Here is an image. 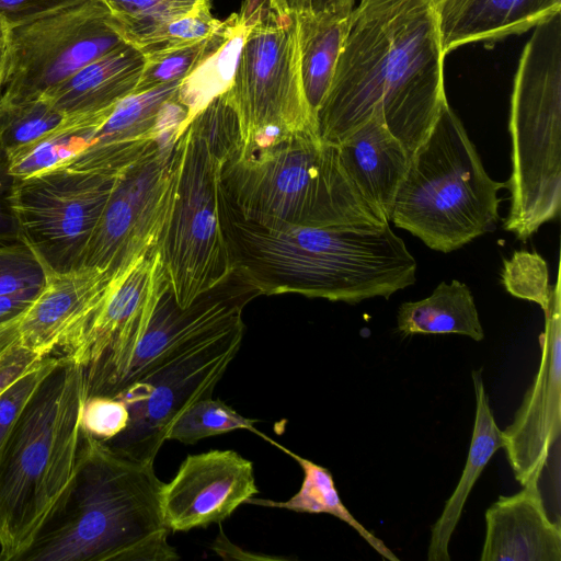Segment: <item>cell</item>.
<instances>
[{
	"instance_id": "6da1fadb",
	"label": "cell",
	"mask_w": 561,
	"mask_h": 561,
	"mask_svg": "<svg viewBox=\"0 0 561 561\" xmlns=\"http://www.w3.org/2000/svg\"><path fill=\"white\" fill-rule=\"evenodd\" d=\"M444 58L431 0H359L317 111L319 137L339 145L381 114L411 156L448 104Z\"/></svg>"
},
{
	"instance_id": "7a4b0ae2",
	"label": "cell",
	"mask_w": 561,
	"mask_h": 561,
	"mask_svg": "<svg viewBox=\"0 0 561 561\" xmlns=\"http://www.w3.org/2000/svg\"><path fill=\"white\" fill-rule=\"evenodd\" d=\"M233 277L256 295L299 294L357 304L415 283L416 262L389 224L263 226L226 205Z\"/></svg>"
},
{
	"instance_id": "3957f363",
	"label": "cell",
	"mask_w": 561,
	"mask_h": 561,
	"mask_svg": "<svg viewBox=\"0 0 561 561\" xmlns=\"http://www.w3.org/2000/svg\"><path fill=\"white\" fill-rule=\"evenodd\" d=\"M153 463L81 432L71 479L16 561H174Z\"/></svg>"
},
{
	"instance_id": "277c9868",
	"label": "cell",
	"mask_w": 561,
	"mask_h": 561,
	"mask_svg": "<svg viewBox=\"0 0 561 561\" xmlns=\"http://www.w3.org/2000/svg\"><path fill=\"white\" fill-rule=\"evenodd\" d=\"M87 397L84 367L59 355L0 443V561H16L67 488Z\"/></svg>"
},
{
	"instance_id": "5b68a950",
	"label": "cell",
	"mask_w": 561,
	"mask_h": 561,
	"mask_svg": "<svg viewBox=\"0 0 561 561\" xmlns=\"http://www.w3.org/2000/svg\"><path fill=\"white\" fill-rule=\"evenodd\" d=\"M229 210L263 226H383L387 217L359 193L342 165L337 145L314 133L287 135L236 151L224 163Z\"/></svg>"
},
{
	"instance_id": "8992f818",
	"label": "cell",
	"mask_w": 561,
	"mask_h": 561,
	"mask_svg": "<svg viewBox=\"0 0 561 561\" xmlns=\"http://www.w3.org/2000/svg\"><path fill=\"white\" fill-rule=\"evenodd\" d=\"M459 117L447 104L411 153L389 221L443 253L493 231L497 192Z\"/></svg>"
},
{
	"instance_id": "52a82bcc",
	"label": "cell",
	"mask_w": 561,
	"mask_h": 561,
	"mask_svg": "<svg viewBox=\"0 0 561 561\" xmlns=\"http://www.w3.org/2000/svg\"><path fill=\"white\" fill-rule=\"evenodd\" d=\"M511 206L503 228L526 241L561 207V12L535 26L511 98Z\"/></svg>"
},
{
	"instance_id": "ba28073f",
	"label": "cell",
	"mask_w": 561,
	"mask_h": 561,
	"mask_svg": "<svg viewBox=\"0 0 561 561\" xmlns=\"http://www.w3.org/2000/svg\"><path fill=\"white\" fill-rule=\"evenodd\" d=\"M225 162L190 121L176 141L174 196L156 248L175 301L182 308L233 275L221 188Z\"/></svg>"
},
{
	"instance_id": "9c48e42d",
	"label": "cell",
	"mask_w": 561,
	"mask_h": 561,
	"mask_svg": "<svg viewBox=\"0 0 561 561\" xmlns=\"http://www.w3.org/2000/svg\"><path fill=\"white\" fill-rule=\"evenodd\" d=\"M242 313L187 341L116 397L125 403L127 427L104 444L116 454L153 463L175 419L211 393L242 342Z\"/></svg>"
},
{
	"instance_id": "30bf717a",
	"label": "cell",
	"mask_w": 561,
	"mask_h": 561,
	"mask_svg": "<svg viewBox=\"0 0 561 561\" xmlns=\"http://www.w3.org/2000/svg\"><path fill=\"white\" fill-rule=\"evenodd\" d=\"M240 125L238 151L296 133L318 134L301 81L296 18L264 3L252 20L229 89Z\"/></svg>"
},
{
	"instance_id": "8fae6325",
	"label": "cell",
	"mask_w": 561,
	"mask_h": 561,
	"mask_svg": "<svg viewBox=\"0 0 561 561\" xmlns=\"http://www.w3.org/2000/svg\"><path fill=\"white\" fill-rule=\"evenodd\" d=\"M219 288L182 308L164 272L140 312L84 368L88 397H116L187 341L242 313L256 296L244 285L242 289Z\"/></svg>"
},
{
	"instance_id": "7c38bea8",
	"label": "cell",
	"mask_w": 561,
	"mask_h": 561,
	"mask_svg": "<svg viewBox=\"0 0 561 561\" xmlns=\"http://www.w3.org/2000/svg\"><path fill=\"white\" fill-rule=\"evenodd\" d=\"M126 43L100 0L8 28L0 101L36 99Z\"/></svg>"
},
{
	"instance_id": "4fadbf2b",
	"label": "cell",
	"mask_w": 561,
	"mask_h": 561,
	"mask_svg": "<svg viewBox=\"0 0 561 561\" xmlns=\"http://www.w3.org/2000/svg\"><path fill=\"white\" fill-rule=\"evenodd\" d=\"M179 137L156 139L116 176L80 266L104 270L112 278L156 250L172 207Z\"/></svg>"
},
{
	"instance_id": "5bb4252c",
	"label": "cell",
	"mask_w": 561,
	"mask_h": 561,
	"mask_svg": "<svg viewBox=\"0 0 561 561\" xmlns=\"http://www.w3.org/2000/svg\"><path fill=\"white\" fill-rule=\"evenodd\" d=\"M116 176L61 168L12 179L9 206L19 238L57 271L80 266Z\"/></svg>"
},
{
	"instance_id": "9a60e30c",
	"label": "cell",
	"mask_w": 561,
	"mask_h": 561,
	"mask_svg": "<svg viewBox=\"0 0 561 561\" xmlns=\"http://www.w3.org/2000/svg\"><path fill=\"white\" fill-rule=\"evenodd\" d=\"M545 311L538 371L511 425L504 449L515 479L525 485L539 481L561 430V290L560 266Z\"/></svg>"
},
{
	"instance_id": "2e32d148",
	"label": "cell",
	"mask_w": 561,
	"mask_h": 561,
	"mask_svg": "<svg viewBox=\"0 0 561 561\" xmlns=\"http://www.w3.org/2000/svg\"><path fill=\"white\" fill-rule=\"evenodd\" d=\"M181 82L161 84L119 101L65 169L118 175L156 139L181 135L190 122L187 110L176 99Z\"/></svg>"
},
{
	"instance_id": "e0dca14e",
	"label": "cell",
	"mask_w": 561,
	"mask_h": 561,
	"mask_svg": "<svg viewBox=\"0 0 561 561\" xmlns=\"http://www.w3.org/2000/svg\"><path fill=\"white\" fill-rule=\"evenodd\" d=\"M253 465L233 450L188 455L161 490V510L171 531L227 519L256 494Z\"/></svg>"
},
{
	"instance_id": "ac0fdd59",
	"label": "cell",
	"mask_w": 561,
	"mask_h": 561,
	"mask_svg": "<svg viewBox=\"0 0 561 561\" xmlns=\"http://www.w3.org/2000/svg\"><path fill=\"white\" fill-rule=\"evenodd\" d=\"M39 261L44 284L19 321V342L43 357L66 354L84 333L111 276L90 266L57 271Z\"/></svg>"
},
{
	"instance_id": "d6986e66",
	"label": "cell",
	"mask_w": 561,
	"mask_h": 561,
	"mask_svg": "<svg viewBox=\"0 0 561 561\" xmlns=\"http://www.w3.org/2000/svg\"><path fill=\"white\" fill-rule=\"evenodd\" d=\"M523 486L486 510L480 561H561V528L547 514L538 481Z\"/></svg>"
},
{
	"instance_id": "ffe728a7",
	"label": "cell",
	"mask_w": 561,
	"mask_h": 561,
	"mask_svg": "<svg viewBox=\"0 0 561 561\" xmlns=\"http://www.w3.org/2000/svg\"><path fill=\"white\" fill-rule=\"evenodd\" d=\"M440 48L522 34L561 12V0H438L434 3Z\"/></svg>"
},
{
	"instance_id": "44dd1931",
	"label": "cell",
	"mask_w": 561,
	"mask_h": 561,
	"mask_svg": "<svg viewBox=\"0 0 561 561\" xmlns=\"http://www.w3.org/2000/svg\"><path fill=\"white\" fill-rule=\"evenodd\" d=\"M342 165L364 198L389 220L410 153L388 129L381 114H373L339 145Z\"/></svg>"
},
{
	"instance_id": "7402d4cb",
	"label": "cell",
	"mask_w": 561,
	"mask_h": 561,
	"mask_svg": "<svg viewBox=\"0 0 561 561\" xmlns=\"http://www.w3.org/2000/svg\"><path fill=\"white\" fill-rule=\"evenodd\" d=\"M163 273L159 252L154 250L134 261L121 275L112 277L84 333L62 355L84 368L94 363L140 312Z\"/></svg>"
},
{
	"instance_id": "603a6c76",
	"label": "cell",
	"mask_w": 561,
	"mask_h": 561,
	"mask_svg": "<svg viewBox=\"0 0 561 561\" xmlns=\"http://www.w3.org/2000/svg\"><path fill=\"white\" fill-rule=\"evenodd\" d=\"M144 62L142 51L124 43L42 96L66 116L111 113L119 101L135 92Z\"/></svg>"
},
{
	"instance_id": "cb8c5ba5",
	"label": "cell",
	"mask_w": 561,
	"mask_h": 561,
	"mask_svg": "<svg viewBox=\"0 0 561 561\" xmlns=\"http://www.w3.org/2000/svg\"><path fill=\"white\" fill-rule=\"evenodd\" d=\"M476 417L467 461L458 484L431 528L428 561H449V542L459 523L467 499L493 455L504 447L503 431L495 422L481 370L472 371Z\"/></svg>"
},
{
	"instance_id": "d4e9b609",
	"label": "cell",
	"mask_w": 561,
	"mask_h": 561,
	"mask_svg": "<svg viewBox=\"0 0 561 561\" xmlns=\"http://www.w3.org/2000/svg\"><path fill=\"white\" fill-rule=\"evenodd\" d=\"M265 0H245L211 35L208 50L199 64L182 80L178 101L191 121L214 98L230 89L249 26Z\"/></svg>"
},
{
	"instance_id": "484cf974",
	"label": "cell",
	"mask_w": 561,
	"mask_h": 561,
	"mask_svg": "<svg viewBox=\"0 0 561 561\" xmlns=\"http://www.w3.org/2000/svg\"><path fill=\"white\" fill-rule=\"evenodd\" d=\"M295 18L302 87L316 116L331 85L352 26L353 11L337 13L310 10L296 14Z\"/></svg>"
},
{
	"instance_id": "4316f807",
	"label": "cell",
	"mask_w": 561,
	"mask_h": 561,
	"mask_svg": "<svg viewBox=\"0 0 561 561\" xmlns=\"http://www.w3.org/2000/svg\"><path fill=\"white\" fill-rule=\"evenodd\" d=\"M397 323L403 335L460 334L477 342L484 339L473 296L457 279L442 282L424 299L403 302L398 309Z\"/></svg>"
},
{
	"instance_id": "83f0119b",
	"label": "cell",
	"mask_w": 561,
	"mask_h": 561,
	"mask_svg": "<svg viewBox=\"0 0 561 561\" xmlns=\"http://www.w3.org/2000/svg\"><path fill=\"white\" fill-rule=\"evenodd\" d=\"M267 442L277 446L299 463L304 471L301 486L294 496L285 502L251 497L247 500L244 504L286 508L301 513H325L333 515L354 528L358 535L386 560L399 561L394 552H392L381 539L365 528L346 508L335 488L332 473L327 468L294 454L271 438Z\"/></svg>"
},
{
	"instance_id": "f1b7e54d",
	"label": "cell",
	"mask_w": 561,
	"mask_h": 561,
	"mask_svg": "<svg viewBox=\"0 0 561 561\" xmlns=\"http://www.w3.org/2000/svg\"><path fill=\"white\" fill-rule=\"evenodd\" d=\"M111 113L67 116L38 142L8 160L11 178L26 179L65 168L88 146L96 128Z\"/></svg>"
},
{
	"instance_id": "f546056e",
	"label": "cell",
	"mask_w": 561,
	"mask_h": 561,
	"mask_svg": "<svg viewBox=\"0 0 561 561\" xmlns=\"http://www.w3.org/2000/svg\"><path fill=\"white\" fill-rule=\"evenodd\" d=\"M127 44L142 54L152 49L172 21L192 13L208 0H100Z\"/></svg>"
},
{
	"instance_id": "4dcf8cb0",
	"label": "cell",
	"mask_w": 561,
	"mask_h": 561,
	"mask_svg": "<svg viewBox=\"0 0 561 561\" xmlns=\"http://www.w3.org/2000/svg\"><path fill=\"white\" fill-rule=\"evenodd\" d=\"M66 118L44 96L0 101V145L8 160L38 142Z\"/></svg>"
},
{
	"instance_id": "1f68e13d",
	"label": "cell",
	"mask_w": 561,
	"mask_h": 561,
	"mask_svg": "<svg viewBox=\"0 0 561 561\" xmlns=\"http://www.w3.org/2000/svg\"><path fill=\"white\" fill-rule=\"evenodd\" d=\"M255 422L219 399L206 397L194 402L175 419L167 433V439L193 444L236 430H248L261 436L263 433L254 427Z\"/></svg>"
},
{
	"instance_id": "d6a6232c",
	"label": "cell",
	"mask_w": 561,
	"mask_h": 561,
	"mask_svg": "<svg viewBox=\"0 0 561 561\" xmlns=\"http://www.w3.org/2000/svg\"><path fill=\"white\" fill-rule=\"evenodd\" d=\"M210 37L144 54L142 71L134 93L183 80L206 55Z\"/></svg>"
},
{
	"instance_id": "836d02e7",
	"label": "cell",
	"mask_w": 561,
	"mask_h": 561,
	"mask_svg": "<svg viewBox=\"0 0 561 561\" xmlns=\"http://www.w3.org/2000/svg\"><path fill=\"white\" fill-rule=\"evenodd\" d=\"M44 279L43 265L25 241H0V296L36 297Z\"/></svg>"
},
{
	"instance_id": "e575fe53",
	"label": "cell",
	"mask_w": 561,
	"mask_h": 561,
	"mask_svg": "<svg viewBox=\"0 0 561 561\" xmlns=\"http://www.w3.org/2000/svg\"><path fill=\"white\" fill-rule=\"evenodd\" d=\"M501 280L512 296L547 308L551 289L548 265L537 252L516 251L504 260Z\"/></svg>"
},
{
	"instance_id": "d590c367",
	"label": "cell",
	"mask_w": 561,
	"mask_h": 561,
	"mask_svg": "<svg viewBox=\"0 0 561 561\" xmlns=\"http://www.w3.org/2000/svg\"><path fill=\"white\" fill-rule=\"evenodd\" d=\"M129 414L123 401L114 397L91 396L82 405L81 432L105 443L128 425Z\"/></svg>"
},
{
	"instance_id": "8d00e7d4",
	"label": "cell",
	"mask_w": 561,
	"mask_h": 561,
	"mask_svg": "<svg viewBox=\"0 0 561 561\" xmlns=\"http://www.w3.org/2000/svg\"><path fill=\"white\" fill-rule=\"evenodd\" d=\"M58 357L59 355L54 354L46 356L36 367L22 375L0 393V443Z\"/></svg>"
},
{
	"instance_id": "74e56055",
	"label": "cell",
	"mask_w": 561,
	"mask_h": 561,
	"mask_svg": "<svg viewBox=\"0 0 561 561\" xmlns=\"http://www.w3.org/2000/svg\"><path fill=\"white\" fill-rule=\"evenodd\" d=\"M221 23L211 15L210 4L207 3L169 23L158 44L149 51L203 41L211 36L221 26Z\"/></svg>"
},
{
	"instance_id": "f35d334b",
	"label": "cell",
	"mask_w": 561,
	"mask_h": 561,
	"mask_svg": "<svg viewBox=\"0 0 561 561\" xmlns=\"http://www.w3.org/2000/svg\"><path fill=\"white\" fill-rule=\"evenodd\" d=\"M88 0H0V21L8 28Z\"/></svg>"
},
{
	"instance_id": "ab89813d",
	"label": "cell",
	"mask_w": 561,
	"mask_h": 561,
	"mask_svg": "<svg viewBox=\"0 0 561 561\" xmlns=\"http://www.w3.org/2000/svg\"><path fill=\"white\" fill-rule=\"evenodd\" d=\"M46 356L24 347L19 340L0 356V393L22 375L36 367Z\"/></svg>"
},
{
	"instance_id": "60d3db41",
	"label": "cell",
	"mask_w": 561,
	"mask_h": 561,
	"mask_svg": "<svg viewBox=\"0 0 561 561\" xmlns=\"http://www.w3.org/2000/svg\"><path fill=\"white\" fill-rule=\"evenodd\" d=\"M11 184L12 178L9 173L8 158L0 145V241H12L19 238L9 206Z\"/></svg>"
},
{
	"instance_id": "b9f144b4",
	"label": "cell",
	"mask_w": 561,
	"mask_h": 561,
	"mask_svg": "<svg viewBox=\"0 0 561 561\" xmlns=\"http://www.w3.org/2000/svg\"><path fill=\"white\" fill-rule=\"evenodd\" d=\"M35 298L28 295L0 296V323L21 317Z\"/></svg>"
},
{
	"instance_id": "7bdbcfd3",
	"label": "cell",
	"mask_w": 561,
	"mask_h": 561,
	"mask_svg": "<svg viewBox=\"0 0 561 561\" xmlns=\"http://www.w3.org/2000/svg\"><path fill=\"white\" fill-rule=\"evenodd\" d=\"M355 0H311L312 11H329L350 13L353 11Z\"/></svg>"
},
{
	"instance_id": "ee69618b",
	"label": "cell",
	"mask_w": 561,
	"mask_h": 561,
	"mask_svg": "<svg viewBox=\"0 0 561 561\" xmlns=\"http://www.w3.org/2000/svg\"><path fill=\"white\" fill-rule=\"evenodd\" d=\"M21 317L0 323V356L19 340L18 325Z\"/></svg>"
},
{
	"instance_id": "f6af8a7d",
	"label": "cell",
	"mask_w": 561,
	"mask_h": 561,
	"mask_svg": "<svg viewBox=\"0 0 561 561\" xmlns=\"http://www.w3.org/2000/svg\"><path fill=\"white\" fill-rule=\"evenodd\" d=\"M286 14H299L312 10L311 0H282Z\"/></svg>"
},
{
	"instance_id": "bcb514c9",
	"label": "cell",
	"mask_w": 561,
	"mask_h": 561,
	"mask_svg": "<svg viewBox=\"0 0 561 561\" xmlns=\"http://www.w3.org/2000/svg\"><path fill=\"white\" fill-rule=\"evenodd\" d=\"M268 2V7L274 11L276 12L277 14H280V15H288L285 13L284 11V8H283V1L282 0H267Z\"/></svg>"
},
{
	"instance_id": "7dc6e473",
	"label": "cell",
	"mask_w": 561,
	"mask_h": 561,
	"mask_svg": "<svg viewBox=\"0 0 561 561\" xmlns=\"http://www.w3.org/2000/svg\"><path fill=\"white\" fill-rule=\"evenodd\" d=\"M4 62H5V50H4V47H1L0 48V90L2 89Z\"/></svg>"
},
{
	"instance_id": "c3c4849f",
	"label": "cell",
	"mask_w": 561,
	"mask_h": 561,
	"mask_svg": "<svg viewBox=\"0 0 561 561\" xmlns=\"http://www.w3.org/2000/svg\"><path fill=\"white\" fill-rule=\"evenodd\" d=\"M7 33H8L7 25L2 21H0V48L5 46Z\"/></svg>"
},
{
	"instance_id": "681fc988",
	"label": "cell",
	"mask_w": 561,
	"mask_h": 561,
	"mask_svg": "<svg viewBox=\"0 0 561 561\" xmlns=\"http://www.w3.org/2000/svg\"><path fill=\"white\" fill-rule=\"evenodd\" d=\"M431 1H432V3L434 4V3H436L438 0H431Z\"/></svg>"
}]
</instances>
